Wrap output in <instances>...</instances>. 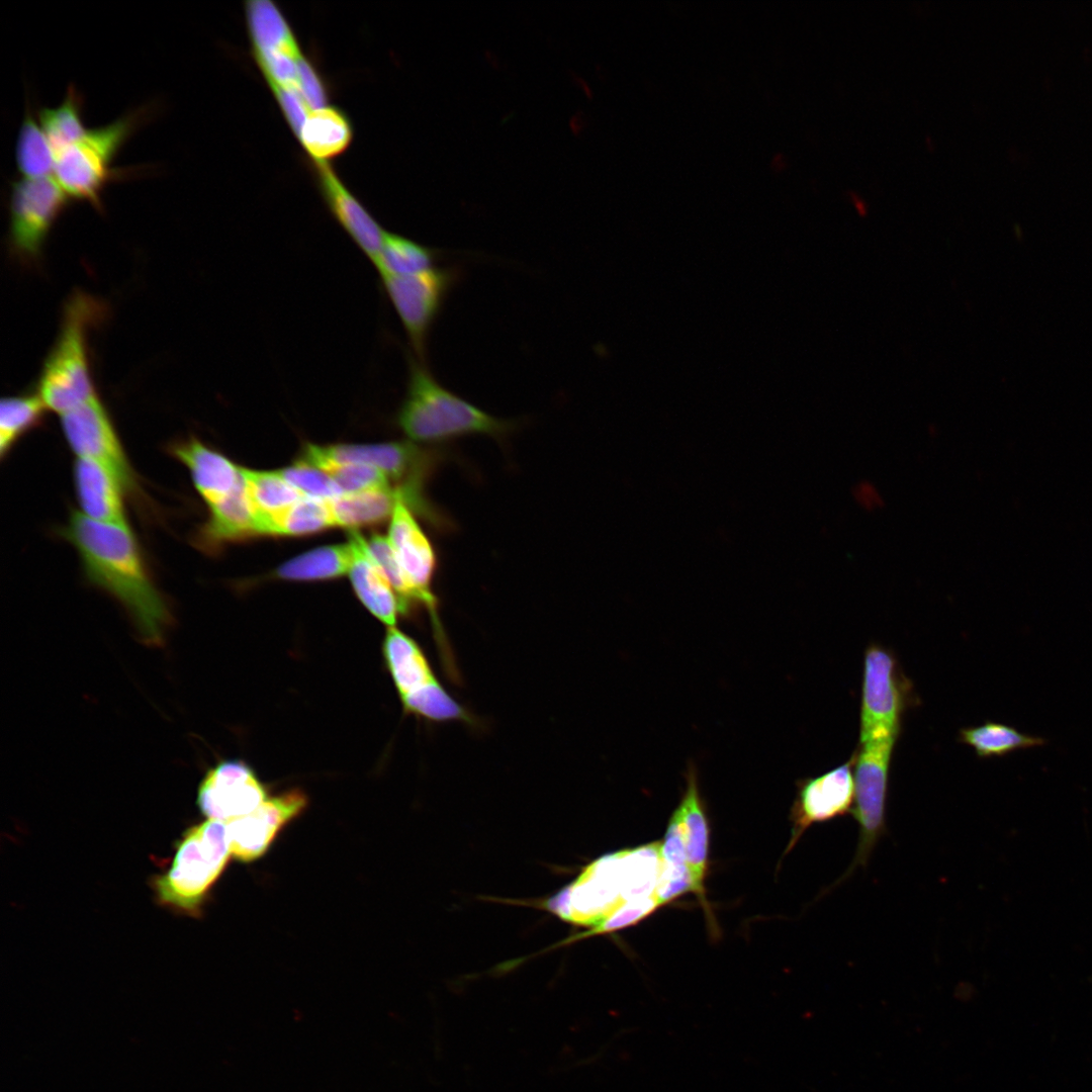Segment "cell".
Returning a JSON list of instances; mask_svg holds the SVG:
<instances>
[{"mask_svg": "<svg viewBox=\"0 0 1092 1092\" xmlns=\"http://www.w3.org/2000/svg\"><path fill=\"white\" fill-rule=\"evenodd\" d=\"M673 812L677 815L682 833L687 863L693 881V892L704 901L709 826L699 789L698 770L693 761L688 763L686 789Z\"/></svg>", "mask_w": 1092, "mask_h": 1092, "instance_id": "20", "label": "cell"}, {"mask_svg": "<svg viewBox=\"0 0 1092 1092\" xmlns=\"http://www.w3.org/2000/svg\"><path fill=\"white\" fill-rule=\"evenodd\" d=\"M401 702L406 712L432 721H471L468 712L448 694L439 681L402 698Z\"/></svg>", "mask_w": 1092, "mask_h": 1092, "instance_id": "36", "label": "cell"}, {"mask_svg": "<svg viewBox=\"0 0 1092 1092\" xmlns=\"http://www.w3.org/2000/svg\"><path fill=\"white\" fill-rule=\"evenodd\" d=\"M104 315V306L83 292L68 300L61 330L40 373L37 394L61 416L96 394L88 358V332Z\"/></svg>", "mask_w": 1092, "mask_h": 1092, "instance_id": "3", "label": "cell"}, {"mask_svg": "<svg viewBox=\"0 0 1092 1092\" xmlns=\"http://www.w3.org/2000/svg\"><path fill=\"white\" fill-rule=\"evenodd\" d=\"M37 120L56 153L79 141L87 131L83 120V98L74 85L55 107H41Z\"/></svg>", "mask_w": 1092, "mask_h": 1092, "instance_id": "32", "label": "cell"}, {"mask_svg": "<svg viewBox=\"0 0 1092 1092\" xmlns=\"http://www.w3.org/2000/svg\"><path fill=\"white\" fill-rule=\"evenodd\" d=\"M308 168L332 216L366 257L375 264L384 230L342 183L330 163L308 160Z\"/></svg>", "mask_w": 1092, "mask_h": 1092, "instance_id": "16", "label": "cell"}, {"mask_svg": "<svg viewBox=\"0 0 1092 1092\" xmlns=\"http://www.w3.org/2000/svg\"><path fill=\"white\" fill-rule=\"evenodd\" d=\"M61 534L78 551L87 579L126 608L146 641L159 643L169 611L128 526L72 512Z\"/></svg>", "mask_w": 1092, "mask_h": 1092, "instance_id": "1", "label": "cell"}, {"mask_svg": "<svg viewBox=\"0 0 1092 1092\" xmlns=\"http://www.w3.org/2000/svg\"><path fill=\"white\" fill-rule=\"evenodd\" d=\"M851 200L853 201L859 214H867L868 204L867 202L855 192H850Z\"/></svg>", "mask_w": 1092, "mask_h": 1092, "instance_id": "43", "label": "cell"}, {"mask_svg": "<svg viewBox=\"0 0 1092 1092\" xmlns=\"http://www.w3.org/2000/svg\"><path fill=\"white\" fill-rule=\"evenodd\" d=\"M241 473L254 507L257 535H271L273 521L304 495L283 479L277 470L241 467Z\"/></svg>", "mask_w": 1092, "mask_h": 1092, "instance_id": "24", "label": "cell"}, {"mask_svg": "<svg viewBox=\"0 0 1092 1092\" xmlns=\"http://www.w3.org/2000/svg\"><path fill=\"white\" fill-rule=\"evenodd\" d=\"M297 77L300 93L311 111L329 105V84L315 62L303 53L298 58Z\"/></svg>", "mask_w": 1092, "mask_h": 1092, "instance_id": "39", "label": "cell"}, {"mask_svg": "<svg viewBox=\"0 0 1092 1092\" xmlns=\"http://www.w3.org/2000/svg\"><path fill=\"white\" fill-rule=\"evenodd\" d=\"M149 114L148 107H141L88 128L79 141L57 153L53 176L69 198L101 207L105 186L119 177L120 171L112 167L116 156Z\"/></svg>", "mask_w": 1092, "mask_h": 1092, "instance_id": "4", "label": "cell"}, {"mask_svg": "<svg viewBox=\"0 0 1092 1092\" xmlns=\"http://www.w3.org/2000/svg\"><path fill=\"white\" fill-rule=\"evenodd\" d=\"M396 423L412 441L439 443L471 434L502 437L516 428L443 386L417 358H410L406 391Z\"/></svg>", "mask_w": 1092, "mask_h": 1092, "instance_id": "2", "label": "cell"}, {"mask_svg": "<svg viewBox=\"0 0 1092 1092\" xmlns=\"http://www.w3.org/2000/svg\"><path fill=\"white\" fill-rule=\"evenodd\" d=\"M245 14L253 55L297 40L281 10L269 0L247 1Z\"/></svg>", "mask_w": 1092, "mask_h": 1092, "instance_id": "31", "label": "cell"}, {"mask_svg": "<svg viewBox=\"0 0 1092 1092\" xmlns=\"http://www.w3.org/2000/svg\"><path fill=\"white\" fill-rule=\"evenodd\" d=\"M460 274L456 267L435 266L413 275L380 276L417 359L422 363L426 364L432 328Z\"/></svg>", "mask_w": 1092, "mask_h": 1092, "instance_id": "8", "label": "cell"}, {"mask_svg": "<svg viewBox=\"0 0 1092 1092\" xmlns=\"http://www.w3.org/2000/svg\"><path fill=\"white\" fill-rule=\"evenodd\" d=\"M440 252L398 234L384 232L379 257L374 264L380 276H405L435 267Z\"/></svg>", "mask_w": 1092, "mask_h": 1092, "instance_id": "30", "label": "cell"}, {"mask_svg": "<svg viewBox=\"0 0 1092 1092\" xmlns=\"http://www.w3.org/2000/svg\"><path fill=\"white\" fill-rule=\"evenodd\" d=\"M659 907L655 894L624 903L590 934H601L630 926ZM589 934V935H590Z\"/></svg>", "mask_w": 1092, "mask_h": 1092, "instance_id": "40", "label": "cell"}, {"mask_svg": "<svg viewBox=\"0 0 1092 1092\" xmlns=\"http://www.w3.org/2000/svg\"><path fill=\"white\" fill-rule=\"evenodd\" d=\"M900 733L879 731L859 736L855 753V806L852 815L858 825L856 851L848 869L829 890L845 882L858 867H866L887 832L886 804L893 749Z\"/></svg>", "mask_w": 1092, "mask_h": 1092, "instance_id": "6", "label": "cell"}, {"mask_svg": "<svg viewBox=\"0 0 1092 1092\" xmlns=\"http://www.w3.org/2000/svg\"><path fill=\"white\" fill-rule=\"evenodd\" d=\"M349 541L354 554L349 576L355 594L372 615L394 627L398 614H402L396 594L369 556L364 537L352 530Z\"/></svg>", "mask_w": 1092, "mask_h": 1092, "instance_id": "21", "label": "cell"}, {"mask_svg": "<svg viewBox=\"0 0 1092 1092\" xmlns=\"http://www.w3.org/2000/svg\"><path fill=\"white\" fill-rule=\"evenodd\" d=\"M353 557L350 541L321 546L284 562L276 568L274 575L292 581L332 579L349 573Z\"/></svg>", "mask_w": 1092, "mask_h": 1092, "instance_id": "26", "label": "cell"}, {"mask_svg": "<svg viewBox=\"0 0 1092 1092\" xmlns=\"http://www.w3.org/2000/svg\"><path fill=\"white\" fill-rule=\"evenodd\" d=\"M852 497L858 507L873 512L884 505V497L879 488L870 480H860L852 487Z\"/></svg>", "mask_w": 1092, "mask_h": 1092, "instance_id": "42", "label": "cell"}, {"mask_svg": "<svg viewBox=\"0 0 1092 1092\" xmlns=\"http://www.w3.org/2000/svg\"><path fill=\"white\" fill-rule=\"evenodd\" d=\"M266 790L244 761L223 760L209 769L197 792V805L208 819L229 822L253 812Z\"/></svg>", "mask_w": 1092, "mask_h": 1092, "instance_id": "14", "label": "cell"}, {"mask_svg": "<svg viewBox=\"0 0 1092 1092\" xmlns=\"http://www.w3.org/2000/svg\"><path fill=\"white\" fill-rule=\"evenodd\" d=\"M353 136L349 115L328 105L310 111L297 139L308 160L330 163L349 149Z\"/></svg>", "mask_w": 1092, "mask_h": 1092, "instance_id": "22", "label": "cell"}, {"mask_svg": "<svg viewBox=\"0 0 1092 1092\" xmlns=\"http://www.w3.org/2000/svg\"><path fill=\"white\" fill-rule=\"evenodd\" d=\"M232 855L226 824L206 821L189 828L171 869L155 883L162 903L195 913Z\"/></svg>", "mask_w": 1092, "mask_h": 1092, "instance_id": "5", "label": "cell"}, {"mask_svg": "<svg viewBox=\"0 0 1092 1092\" xmlns=\"http://www.w3.org/2000/svg\"><path fill=\"white\" fill-rule=\"evenodd\" d=\"M306 805V795L291 790L266 799L253 812L226 822L232 855L244 862L261 857L280 830Z\"/></svg>", "mask_w": 1092, "mask_h": 1092, "instance_id": "15", "label": "cell"}, {"mask_svg": "<svg viewBox=\"0 0 1092 1092\" xmlns=\"http://www.w3.org/2000/svg\"><path fill=\"white\" fill-rule=\"evenodd\" d=\"M396 559L415 590L418 602L426 608L437 638L444 649L446 658H450L446 646L444 631L438 616L437 599L432 592V580L436 570L434 548L417 522L411 508L402 497L397 499L390 518L387 536Z\"/></svg>", "mask_w": 1092, "mask_h": 1092, "instance_id": "12", "label": "cell"}, {"mask_svg": "<svg viewBox=\"0 0 1092 1092\" xmlns=\"http://www.w3.org/2000/svg\"><path fill=\"white\" fill-rule=\"evenodd\" d=\"M320 455L339 462L359 463L382 471L400 489L407 506L425 519L431 518L436 509L425 498V479L435 468V453L424 450L412 442L380 444H311Z\"/></svg>", "mask_w": 1092, "mask_h": 1092, "instance_id": "7", "label": "cell"}, {"mask_svg": "<svg viewBox=\"0 0 1092 1092\" xmlns=\"http://www.w3.org/2000/svg\"><path fill=\"white\" fill-rule=\"evenodd\" d=\"M334 526L329 502L304 496L273 521L271 535L303 536Z\"/></svg>", "mask_w": 1092, "mask_h": 1092, "instance_id": "35", "label": "cell"}, {"mask_svg": "<svg viewBox=\"0 0 1092 1092\" xmlns=\"http://www.w3.org/2000/svg\"><path fill=\"white\" fill-rule=\"evenodd\" d=\"M57 153L37 118L26 109L15 144V162L21 178L53 176Z\"/></svg>", "mask_w": 1092, "mask_h": 1092, "instance_id": "29", "label": "cell"}, {"mask_svg": "<svg viewBox=\"0 0 1092 1092\" xmlns=\"http://www.w3.org/2000/svg\"><path fill=\"white\" fill-rule=\"evenodd\" d=\"M208 517L194 536L197 547L212 552L221 545L257 535L256 515L242 476L223 498L208 507Z\"/></svg>", "mask_w": 1092, "mask_h": 1092, "instance_id": "19", "label": "cell"}, {"mask_svg": "<svg viewBox=\"0 0 1092 1092\" xmlns=\"http://www.w3.org/2000/svg\"><path fill=\"white\" fill-rule=\"evenodd\" d=\"M913 703L910 681L895 654L877 643L864 651L859 735L879 730L901 731L902 717Z\"/></svg>", "mask_w": 1092, "mask_h": 1092, "instance_id": "9", "label": "cell"}, {"mask_svg": "<svg viewBox=\"0 0 1092 1092\" xmlns=\"http://www.w3.org/2000/svg\"><path fill=\"white\" fill-rule=\"evenodd\" d=\"M281 111L296 138L310 113L300 91L294 88L271 87Z\"/></svg>", "mask_w": 1092, "mask_h": 1092, "instance_id": "41", "label": "cell"}, {"mask_svg": "<svg viewBox=\"0 0 1092 1092\" xmlns=\"http://www.w3.org/2000/svg\"><path fill=\"white\" fill-rule=\"evenodd\" d=\"M69 196L54 176L20 178L11 184L9 239L21 258L34 260L53 225L65 210Z\"/></svg>", "mask_w": 1092, "mask_h": 1092, "instance_id": "10", "label": "cell"}, {"mask_svg": "<svg viewBox=\"0 0 1092 1092\" xmlns=\"http://www.w3.org/2000/svg\"><path fill=\"white\" fill-rule=\"evenodd\" d=\"M277 472L304 496L332 502L344 494L326 472L303 461L298 460Z\"/></svg>", "mask_w": 1092, "mask_h": 1092, "instance_id": "38", "label": "cell"}, {"mask_svg": "<svg viewBox=\"0 0 1092 1092\" xmlns=\"http://www.w3.org/2000/svg\"><path fill=\"white\" fill-rule=\"evenodd\" d=\"M61 424L66 441L77 457L104 464L116 475L125 492L138 494L134 472L98 395L62 415Z\"/></svg>", "mask_w": 1092, "mask_h": 1092, "instance_id": "11", "label": "cell"}, {"mask_svg": "<svg viewBox=\"0 0 1092 1092\" xmlns=\"http://www.w3.org/2000/svg\"><path fill=\"white\" fill-rule=\"evenodd\" d=\"M382 650L400 699L439 681L421 647L397 628H388Z\"/></svg>", "mask_w": 1092, "mask_h": 1092, "instance_id": "23", "label": "cell"}, {"mask_svg": "<svg viewBox=\"0 0 1092 1092\" xmlns=\"http://www.w3.org/2000/svg\"><path fill=\"white\" fill-rule=\"evenodd\" d=\"M169 451L188 468L207 507L226 496L240 480L241 467L194 437L171 444Z\"/></svg>", "mask_w": 1092, "mask_h": 1092, "instance_id": "17", "label": "cell"}, {"mask_svg": "<svg viewBox=\"0 0 1092 1092\" xmlns=\"http://www.w3.org/2000/svg\"><path fill=\"white\" fill-rule=\"evenodd\" d=\"M299 460L326 472L344 493L393 487L386 475L379 469L366 464L339 462L329 459L316 453L311 444L304 447Z\"/></svg>", "mask_w": 1092, "mask_h": 1092, "instance_id": "33", "label": "cell"}, {"mask_svg": "<svg viewBox=\"0 0 1092 1092\" xmlns=\"http://www.w3.org/2000/svg\"><path fill=\"white\" fill-rule=\"evenodd\" d=\"M693 890L682 833L677 815L673 812L661 843V868L655 894L661 906L685 892Z\"/></svg>", "mask_w": 1092, "mask_h": 1092, "instance_id": "28", "label": "cell"}, {"mask_svg": "<svg viewBox=\"0 0 1092 1092\" xmlns=\"http://www.w3.org/2000/svg\"><path fill=\"white\" fill-rule=\"evenodd\" d=\"M46 405L39 395L3 397L0 403V455L4 458L26 433L37 427Z\"/></svg>", "mask_w": 1092, "mask_h": 1092, "instance_id": "34", "label": "cell"}, {"mask_svg": "<svg viewBox=\"0 0 1092 1092\" xmlns=\"http://www.w3.org/2000/svg\"><path fill=\"white\" fill-rule=\"evenodd\" d=\"M73 473L81 514L97 522L127 525L125 490L109 468L94 459L77 457Z\"/></svg>", "mask_w": 1092, "mask_h": 1092, "instance_id": "18", "label": "cell"}, {"mask_svg": "<svg viewBox=\"0 0 1092 1092\" xmlns=\"http://www.w3.org/2000/svg\"><path fill=\"white\" fill-rule=\"evenodd\" d=\"M855 753L835 768L797 783V796L791 810L792 838L788 851L813 824L852 814L854 798L853 767Z\"/></svg>", "mask_w": 1092, "mask_h": 1092, "instance_id": "13", "label": "cell"}, {"mask_svg": "<svg viewBox=\"0 0 1092 1092\" xmlns=\"http://www.w3.org/2000/svg\"><path fill=\"white\" fill-rule=\"evenodd\" d=\"M403 495L393 487L344 493L329 502L336 526H372L391 518L397 499Z\"/></svg>", "mask_w": 1092, "mask_h": 1092, "instance_id": "25", "label": "cell"}, {"mask_svg": "<svg viewBox=\"0 0 1092 1092\" xmlns=\"http://www.w3.org/2000/svg\"><path fill=\"white\" fill-rule=\"evenodd\" d=\"M959 740L971 746L980 758L1004 757L1017 750L1036 748L1048 743L1043 737L1026 734L1013 726L994 721H985L982 725L961 729Z\"/></svg>", "mask_w": 1092, "mask_h": 1092, "instance_id": "27", "label": "cell"}, {"mask_svg": "<svg viewBox=\"0 0 1092 1092\" xmlns=\"http://www.w3.org/2000/svg\"><path fill=\"white\" fill-rule=\"evenodd\" d=\"M364 542L369 556L396 594L402 614L406 613L413 603L419 604V602L396 559L388 538L380 534H373L367 539L364 538Z\"/></svg>", "mask_w": 1092, "mask_h": 1092, "instance_id": "37", "label": "cell"}]
</instances>
